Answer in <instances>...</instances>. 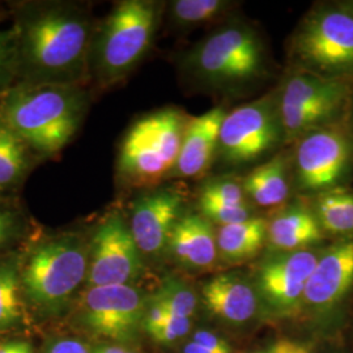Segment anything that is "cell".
I'll use <instances>...</instances> for the list:
<instances>
[{"mask_svg": "<svg viewBox=\"0 0 353 353\" xmlns=\"http://www.w3.org/2000/svg\"><path fill=\"white\" fill-rule=\"evenodd\" d=\"M233 7L227 0H176L169 6L170 19L176 26L191 28L212 23Z\"/></svg>", "mask_w": 353, "mask_h": 353, "instance_id": "cell-24", "label": "cell"}, {"mask_svg": "<svg viewBox=\"0 0 353 353\" xmlns=\"http://www.w3.org/2000/svg\"><path fill=\"white\" fill-rule=\"evenodd\" d=\"M314 214L322 230L331 234H353V192L343 188L322 191L314 199Z\"/></svg>", "mask_w": 353, "mask_h": 353, "instance_id": "cell-23", "label": "cell"}, {"mask_svg": "<svg viewBox=\"0 0 353 353\" xmlns=\"http://www.w3.org/2000/svg\"><path fill=\"white\" fill-rule=\"evenodd\" d=\"M144 316V299L127 285L92 287L84 297V321L102 336L125 341L134 335Z\"/></svg>", "mask_w": 353, "mask_h": 353, "instance_id": "cell-12", "label": "cell"}, {"mask_svg": "<svg viewBox=\"0 0 353 353\" xmlns=\"http://www.w3.org/2000/svg\"><path fill=\"white\" fill-rule=\"evenodd\" d=\"M199 201L243 205L250 204L242 183L233 178H216L210 181L199 195Z\"/></svg>", "mask_w": 353, "mask_h": 353, "instance_id": "cell-27", "label": "cell"}, {"mask_svg": "<svg viewBox=\"0 0 353 353\" xmlns=\"http://www.w3.org/2000/svg\"><path fill=\"white\" fill-rule=\"evenodd\" d=\"M352 99L339 77L299 70L287 77L276 94L283 141H297L307 132L335 123Z\"/></svg>", "mask_w": 353, "mask_h": 353, "instance_id": "cell-6", "label": "cell"}, {"mask_svg": "<svg viewBox=\"0 0 353 353\" xmlns=\"http://www.w3.org/2000/svg\"><path fill=\"white\" fill-rule=\"evenodd\" d=\"M168 319H169V316L165 312L164 307L160 303H156L153 300L151 307H150V310H148V313L145 316L144 327L152 335L154 331H157L159 328L163 327Z\"/></svg>", "mask_w": 353, "mask_h": 353, "instance_id": "cell-33", "label": "cell"}, {"mask_svg": "<svg viewBox=\"0 0 353 353\" xmlns=\"http://www.w3.org/2000/svg\"><path fill=\"white\" fill-rule=\"evenodd\" d=\"M191 327L190 318H179V316H169L164 326L154 331L151 336L159 343H172L189 332Z\"/></svg>", "mask_w": 353, "mask_h": 353, "instance_id": "cell-30", "label": "cell"}, {"mask_svg": "<svg viewBox=\"0 0 353 353\" xmlns=\"http://www.w3.org/2000/svg\"><path fill=\"white\" fill-rule=\"evenodd\" d=\"M0 10H1V6H0Z\"/></svg>", "mask_w": 353, "mask_h": 353, "instance_id": "cell-41", "label": "cell"}, {"mask_svg": "<svg viewBox=\"0 0 353 353\" xmlns=\"http://www.w3.org/2000/svg\"><path fill=\"white\" fill-rule=\"evenodd\" d=\"M88 246L80 237H55L29 254L20 274L21 285L32 303L54 310L88 278Z\"/></svg>", "mask_w": 353, "mask_h": 353, "instance_id": "cell-7", "label": "cell"}, {"mask_svg": "<svg viewBox=\"0 0 353 353\" xmlns=\"http://www.w3.org/2000/svg\"><path fill=\"white\" fill-rule=\"evenodd\" d=\"M169 316L190 318L196 307V297L191 290L176 281H168L154 297Z\"/></svg>", "mask_w": 353, "mask_h": 353, "instance_id": "cell-26", "label": "cell"}, {"mask_svg": "<svg viewBox=\"0 0 353 353\" xmlns=\"http://www.w3.org/2000/svg\"><path fill=\"white\" fill-rule=\"evenodd\" d=\"M168 246L179 262L196 268L214 265L217 255V240L211 221L201 214H182L173 228Z\"/></svg>", "mask_w": 353, "mask_h": 353, "instance_id": "cell-17", "label": "cell"}, {"mask_svg": "<svg viewBox=\"0 0 353 353\" xmlns=\"http://www.w3.org/2000/svg\"><path fill=\"white\" fill-rule=\"evenodd\" d=\"M245 194L259 207L271 208L287 201L290 195V170L284 156H276L252 169L242 182Z\"/></svg>", "mask_w": 353, "mask_h": 353, "instance_id": "cell-20", "label": "cell"}, {"mask_svg": "<svg viewBox=\"0 0 353 353\" xmlns=\"http://www.w3.org/2000/svg\"><path fill=\"white\" fill-rule=\"evenodd\" d=\"M290 57L309 72L328 77L353 74V14L338 7L309 13L292 37Z\"/></svg>", "mask_w": 353, "mask_h": 353, "instance_id": "cell-8", "label": "cell"}, {"mask_svg": "<svg viewBox=\"0 0 353 353\" xmlns=\"http://www.w3.org/2000/svg\"><path fill=\"white\" fill-rule=\"evenodd\" d=\"M17 84L12 30H0V97Z\"/></svg>", "mask_w": 353, "mask_h": 353, "instance_id": "cell-29", "label": "cell"}, {"mask_svg": "<svg viewBox=\"0 0 353 353\" xmlns=\"http://www.w3.org/2000/svg\"><path fill=\"white\" fill-rule=\"evenodd\" d=\"M344 10H347L348 12L352 13L353 14V1H348V3H345V4H343L341 6Z\"/></svg>", "mask_w": 353, "mask_h": 353, "instance_id": "cell-39", "label": "cell"}, {"mask_svg": "<svg viewBox=\"0 0 353 353\" xmlns=\"http://www.w3.org/2000/svg\"><path fill=\"white\" fill-rule=\"evenodd\" d=\"M185 198L173 189H151L132 203L128 227L141 254L159 255L169 245Z\"/></svg>", "mask_w": 353, "mask_h": 353, "instance_id": "cell-13", "label": "cell"}, {"mask_svg": "<svg viewBox=\"0 0 353 353\" xmlns=\"http://www.w3.org/2000/svg\"><path fill=\"white\" fill-rule=\"evenodd\" d=\"M227 113L224 106H216L190 119L172 176L196 178L208 170L219 151L220 128Z\"/></svg>", "mask_w": 353, "mask_h": 353, "instance_id": "cell-16", "label": "cell"}, {"mask_svg": "<svg viewBox=\"0 0 353 353\" xmlns=\"http://www.w3.org/2000/svg\"><path fill=\"white\" fill-rule=\"evenodd\" d=\"M190 119L174 108L147 114L127 130L121 143L117 172L134 189H154L172 176Z\"/></svg>", "mask_w": 353, "mask_h": 353, "instance_id": "cell-4", "label": "cell"}, {"mask_svg": "<svg viewBox=\"0 0 353 353\" xmlns=\"http://www.w3.org/2000/svg\"><path fill=\"white\" fill-rule=\"evenodd\" d=\"M199 208L207 220L214 221L220 227L242 223L252 217L250 204L232 205L210 201H199Z\"/></svg>", "mask_w": 353, "mask_h": 353, "instance_id": "cell-28", "label": "cell"}, {"mask_svg": "<svg viewBox=\"0 0 353 353\" xmlns=\"http://www.w3.org/2000/svg\"><path fill=\"white\" fill-rule=\"evenodd\" d=\"M88 110L83 85L16 84L0 97V119L38 159L52 157L74 139Z\"/></svg>", "mask_w": 353, "mask_h": 353, "instance_id": "cell-2", "label": "cell"}, {"mask_svg": "<svg viewBox=\"0 0 353 353\" xmlns=\"http://www.w3.org/2000/svg\"><path fill=\"white\" fill-rule=\"evenodd\" d=\"M323 230L313 210L301 205L290 207L276 214L267 227V240L275 250L299 252L316 243Z\"/></svg>", "mask_w": 353, "mask_h": 353, "instance_id": "cell-19", "label": "cell"}, {"mask_svg": "<svg viewBox=\"0 0 353 353\" xmlns=\"http://www.w3.org/2000/svg\"><path fill=\"white\" fill-rule=\"evenodd\" d=\"M21 278L12 261L0 262V328L11 327L23 319L24 306L20 299Z\"/></svg>", "mask_w": 353, "mask_h": 353, "instance_id": "cell-25", "label": "cell"}, {"mask_svg": "<svg viewBox=\"0 0 353 353\" xmlns=\"http://www.w3.org/2000/svg\"><path fill=\"white\" fill-rule=\"evenodd\" d=\"M0 353H33V350L26 341H13L0 344Z\"/></svg>", "mask_w": 353, "mask_h": 353, "instance_id": "cell-36", "label": "cell"}, {"mask_svg": "<svg viewBox=\"0 0 353 353\" xmlns=\"http://www.w3.org/2000/svg\"><path fill=\"white\" fill-rule=\"evenodd\" d=\"M281 140L276 96L267 94L227 113L220 128L217 154L229 165L250 164Z\"/></svg>", "mask_w": 353, "mask_h": 353, "instance_id": "cell-9", "label": "cell"}, {"mask_svg": "<svg viewBox=\"0 0 353 353\" xmlns=\"http://www.w3.org/2000/svg\"><path fill=\"white\" fill-rule=\"evenodd\" d=\"M96 28L80 3H19L11 28L17 84L83 85Z\"/></svg>", "mask_w": 353, "mask_h": 353, "instance_id": "cell-1", "label": "cell"}, {"mask_svg": "<svg viewBox=\"0 0 353 353\" xmlns=\"http://www.w3.org/2000/svg\"><path fill=\"white\" fill-rule=\"evenodd\" d=\"M352 285L353 241H341L319 255L305 285L303 300L318 309H326L339 303Z\"/></svg>", "mask_w": 353, "mask_h": 353, "instance_id": "cell-15", "label": "cell"}, {"mask_svg": "<svg viewBox=\"0 0 353 353\" xmlns=\"http://www.w3.org/2000/svg\"><path fill=\"white\" fill-rule=\"evenodd\" d=\"M141 252L130 227L118 212L105 217L97 228L89 252V288L127 285L143 268Z\"/></svg>", "mask_w": 353, "mask_h": 353, "instance_id": "cell-11", "label": "cell"}, {"mask_svg": "<svg viewBox=\"0 0 353 353\" xmlns=\"http://www.w3.org/2000/svg\"><path fill=\"white\" fill-rule=\"evenodd\" d=\"M183 353H214L212 351H210V350H207V348H204L202 345H199L198 343H195V341H191L190 344H188L186 347H185V351Z\"/></svg>", "mask_w": 353, "mask_h": 353, "instance_id": "cell-37", "label": "cell"}, {"mask_svg": "<svg viewBox=\"0 0 353 353\" xmlns=\"http://www.w3.org/2000/svg\"><path fill=\"white\" fill-rule=\"evenodd\" d=\"M318 258L316 252L299 250L267 261L258 272V288L272 305L293 306L303 299Z\"/></svg>", "mask_w": 353, "mask_h": 353, "instance_id": "cell-14", "label": "cell"}, {"mask_svg": "<svg viewBox=\"0 0 353 353\" xmlns=\"http://www.w3.org/2000/svg\"><path fill=\"white\" fill-rule=\"evenodd\" d=\"M36 159L26 141L0 119V191L19 188Z\"/></svg>", "mask_w": 353, "mask_h": 353, "instance_id": "cell-22", "label": "cell"}, {"mask_svg": "<svg viewBox=\"0 0 353 353\" xmlns=\"http://www.w3.org/2000/svg\"><path fill=\"white\" fill-rule=\"evenodd\" d=\"M192 341L198 343L199 345H202L204 348H207V350H210V351L214 353H232V350L228 345L227 341L216 336L211 332H207V331L196 332Z\"/></svg>", "mask_w": 353, "mask_h": 353, "instance_id": "cell-32", "label": "cell"}, {"mask_svg": "<svg viewBox=\"0 0 353 353\" xmlns=\"http://www.w3.org/2000/svg\"><path fill=\"white\" fill-rule=\"evenodd\" d=\"M207 307L229 322L242 323L256 310V296L252 287L236 275H219L203 287Z\"/></svg>", "mask_w": 353, "mask_h": 353, "instance_id": "cell-18", "label": "cell"}, {"mask_svg": "<svg viewBox=\"0 0 353 353\" xmlns=\"http://www.w3.org/2000/svg\"><path fill=\"white\" fill-rule=\"evenodd\" d=\"M185 68L211 88L245 87L267 71L265 45L254 28L233 21L198 42L185 57Z\"/></svg>", "mask_w": 353, "mask_h": 353, "instance_id": "cell-5", "label": "cell"}, {"mask_svg": "<svg viewBox=\"0 0 353 353\" xmlns=\"http://www.w3.org/2000/svg\"><path fill=\"white\" fill-rule=\"evenodd\" d=\"M46 353H90L85 344L75 339H62L51 345Z\"/></svg>", "mask_w": 353, "mask_h": 353, "instance_id": "cell-34", "label": "cell"}, {"mask_svg": "<svg viewBox=\"0 0 353 353\" xmlns=\"http://www.w3.org/2000/svg\"><path fill=\"white\" fill-rule=\"evenodd\" d=\"M258 353H310V351L306 345L297 341H279Z\"/></svg>", "mask_w": 353, "mask_h": 353, "instance_id": "cell-35", "label": "cell"}, {"mask_svg": "<svg viewBox=\"0 0 353 353\" xmlns=\"http://www.w3.org/2000/svg\"><path fill=\"white\" fill-rule=\"evenodd\" d=\"M268 223L262 217L220 227L216 233L217 249L229 262H242L256 255L267 240Z\"/></svg>", "mask_w": 353, "mask_h": 353, "instance_id": "cell-21", "label": "cell"}, {"mask_svg": "<svg viewBox=\"0 0 353 353\" xmlns=\"http://www.w3.org/2000/svg\"><path fill=\"white\" fill-rule=\"evenodd\" d=\"M163 3L123 0L96 28L89 59V79L102 88L115 85L139 64L160 24Z\"/></svg>", "mask_w": 353, "mask_h": 353, "instance_id": "cell-3", "label": "cell"}, {"mask_svg": "<svg viewBox=\"0 0 353 353\" xmlns=\"http://www.w3.org/2000/svg\"><path fill=\"white\" fill-rule=\"evenodd\" d=\"M352 114H353V106H352ZM352 118H353V117H352Z\"/></svg>", "mask_w": 353, "mask_h": 353, "instance_id": "cell-40", "label": "cell"}, {"mask_svg": "<svg viewBox=\"0 0 353 353\" xmlns=\"http://www.w3.org/2000/svg\"><path fill=\"white\" fill-rule=\"evenodd\" d=\"M21 228V216L19 211L0 203V249L7 245Z\"/></svg>", "mask_w": 353, "mask_h": 353, "instance_id": "cell-31", "label": "cell"}, {"mask_svg": "<svg viewBox=\"0 0 353 353\" xmlns=\"http://www.w3.org/2000/svg\"><path fill=\"white\" fill-rule=\"evenodd\" d=\"M297 141L299 188L316 194L338 188L352 161L351 134L335 122L307 132Z\"/></svg>", "mask_w": 353, "mask_h": 353, "instance_id": "cell-10", "label": "cell"}, {"mask_svg": "<svg viewBox=\"0 0 353 353\" xmlns=\"http://www.w3.org/2000/svg\"><path fill=\"white\" fill-rule=\"evenodd\" d=\"M93 353H128V351L122 347H102Z\"/></svg>", "mask_w": 353, "mask_h": 353, "instance_id": "cell-38", "label": "cell"}]
</instances>
